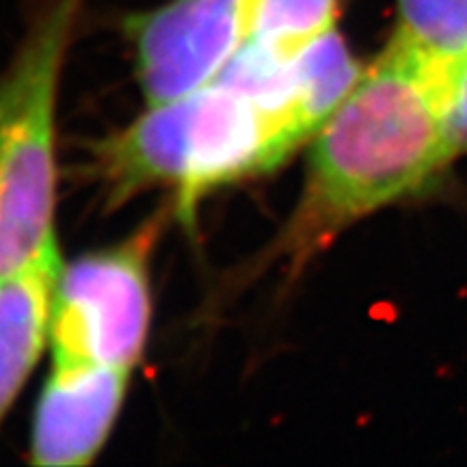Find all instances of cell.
<instances>
[{
    "label": "cell",
    "mask_w": 467,
    "mask_h": 467,
    "mask_svg": "<svg viewBox=\"0 0 467 467\" xmlns=\"http://www.w3.org/2000/svg\"><path fill=\"white\" fill-rule=\"evenodd\" d=\"M452 80L392 44L366 69L314 134L306 186L282 241L295 265L358 221L418 192L452 161Z\"/></svg>",
    "instance_id": "obj_1"
},
{
    "label": "cell",
    "mask_w": 467,
    "mask_h": 467,
    "mask_svg": "<svg viewBox=\"0 0 467 467\" xmlns=\"http://www.w3.org/2000/svg\"><path fill=\"white\" fill-rule=\"evenodd\" d=\"M301 145L282 117L214 78L150 104L126 130L98 143L96 161L113 202L156 186L173 191L178 213L191 219L208 191L273 171Z\"/></svg>",
    "instance_id": "obj_2"
},
{
    "label": "cell",
    "mask_w": 467,
    "mask_h": 467,
    "mask_svg": "<svg viewBox=\"0 0 467 467\" xmlns=\"http://www.w3.org/2000/svg\"><path fill=\"white\" fill-rule=\"evenodd\" d=\"M83 5L48 0L0 78V277L57 244V93Z\"/></svg>",
    "instance_id": "obj_3"
},
{
    "label": "cell",
    "mask_w": 467,
    "mask_h": 467,
    "mask_svg": "<svg viewBox=\"0 0 467 467\" xmlns=\"http://www.w3.org/2000/svg\"><path fill=\"white\" fill-rule=\"evenodd\" d=\"M156 225L61 266L52 296V364L132 370L151 320L150 254Z\"/></svg>",
    "instance_id": "obj_4"
},
{
    "label": "cell",
    "mask_w": 467,
    "mask_h": 467,
    "mask_svg": "<svg viewBox=\"0 0 467 467\" xmlns=\"http://www.w3.org/2000/svg\"><path fill=\"white\" fill-rule=\"evenodd\" d=\"M255 0H169L128 20L150 104L210 83L247 42Z\"/></svg>",
    "instance_id": "obj_5"
},
{
    "label": "cell",
    "mask_w": 467,
    "mask_h": 467,
    "mask_svg": "<svg viewBox=\"0 0 467 467\" xmlns=\"http://www.w3.org/2000/svg\"><path fill=\"white\" fill-rule=\"evenodd\" d=\"M130 370L107 366H52L33 420L35 465L91 463L113 431Z\"/></svg>",
    "instance_id": "obj_6"
},
{
    "label": "cell",
    "mask_w": 467,
    "mask_h": 467,
    "mask_svg": "<svg viewBox=\"0 0 467 467\" xmlns=\"http://www.w3.org/2000/svg\"><path fill=\"white\" fill-rule=\"evenodd\" d=\"M52 244L20 271L0 277V424L50 340L52 296L61 273Z\"/></svg>",
    "instance_id": "obj_7"
},
{
    "label": "cell",
    "mask_w": 467,
    "mask_h": 467,
    "mask_svg": "<svg viewBox=\"0 0 467 467\" xmlns=\"http://www.w3.org/2000/svg\"><path fill=\"white\" fill-rule=\"evenodd\" d=\"M295 96L292 115L307 139H314L336 109L347 100L366 69L336 31L314 39L292 58Z\"/></svg>",
    "instance_id": "obj_8"
},
{
    "label": "cell",
    "mask_w": 467,
    "mask_h": 467,
    "mask_svg": "<svg viewBox=\"0 0 467 467\" xmlns=\"http://www.w3.org/2000/svg\"><path fill=\"white\" fill-rule=\"evenodd\" d=\"M389 44L454 78L467 61V0H399Z\"/></svg>",
    "instance_id": "obj_9"
},
{
    "label": "cell",
    "mask_w": 467,
    "mask_h": 467,
    "mask_svg": "<svg viewBox=\"0 0 467 467\" xmlns=\"http://www.w3.org/2000/svg\"><path fill=\"white\" fill-rule=\"evenodd\" d=\"M337 0H255L247 42L284 57L336 28Z\"/></svg>",
    "instance_id": "obj_10"
},
{
    "label": "cell",
    "mask_w": 467,
    "mask_h": 467,
    "mask_svg": "<svg viewBox=\"0 0 467 467\" xmlns=\"http://www.w3.org/2000/svg\"><path fill=\"white\" fill-rule=\"evenodd\" d=\"M448 141L452 159L467 151V61L454 74L448 96Z\"/></svg>",
    "instance_id": "obj_11"
}]
</instances>
